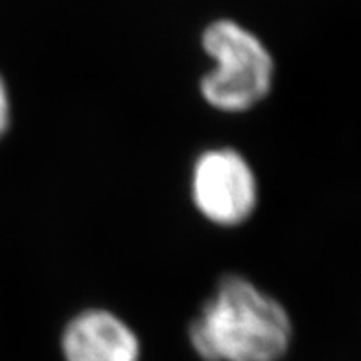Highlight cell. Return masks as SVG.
Here are the masks:
<instances>
[{
	"label": "cell",
	"mask_w": 361,
	"mask_h": 361,
	"mask_svg": "<svg viewBox=\"0 0 361 361\" xmlns=\"http://www.w3.org/2000/svg\"><path fill=\"white\" fill-rule=\"evenodd\" d=\"M203 361H282L291 347L293 323L282 302L249 279L224 276L188 326Z\"/></svg>",
	"instance_id": "6da1fadb"
},
{
	"label": "cell",
	"mask_w": 361,
	"mask_h": 361,
	"mask_svg": "<svg viewBox=\"0 0 361 361\" xmlns=\"http://www.w3.org/2000/svg\"><path fill=\"white\" fill-rule=\"evenodd\" d=\"M201 47L214 63L200 81L210 107L238 114L266 100L275 80V59L255 32L233 19H216L204 26Z\"/></svg>",
	"instance_id": "7a4b0ae2"
},
{
	"label": "cell",
	"mask_w": 361,
	"mask_h": 361,
	"mask_svg": "<svg viewBox=\"0 0 361 361\" xmlns=\"http://www.w3.org/2000/svg\"><path fill=\"white\" fill-rule=\"evenodd\" d=\"M190 194L207 221L236 227L257 210L258 180L247 159L234 147H212L195 159Z\"/></svg>",
	"instance_id": "3957f363"
},
{
	"label": "cell",
	"mask_w": 361,
	"mask_h": 361,
	"mask_svg": "<svg viewBox=\"0 0 361 361\" xmlns=\"http://www.w3.org/2000/svg\"><path fill=\"white\" fill-rule=\"evenodd\" d=\"M65 361H140L142 345L124 319L104 308L83 310L61 334Z\"/></svg>",
	"instance_id": "277c9868"
},
{
	"label": "cell",
	"mask_w": 361,
	"mask_h": 361,
	"mask_svg": "<svg viewBox=\"0 0 361 361\" xmlns=\"http://www.w3.org/2000/svg\"><path fill=\"white\" fill-rule=\"evenodd\" d=\"M11 122V98L10 90L6 85L4 78L0 76V138L4 137L10 129Z\"/></svg>",
	"instance_id": "5b68a950"
}]
</instances>
